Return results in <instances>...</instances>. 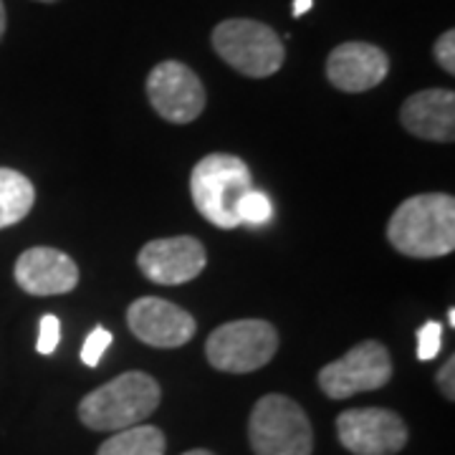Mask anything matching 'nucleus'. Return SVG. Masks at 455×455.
<instances>
[{"label":"nucleus","instance_id":"nucleus-1","mask_svg":"<svg viewBox=\"0 0 455 455\" xmlns=\"http://www.w3.org/2000/svg\"><path fill=\"white\" fill-rule=\"evenodd\" d=\"M387 241L410 259H440L455 248V200L445 193L407 197L392 212Z\"/></svg>","mask_w":455,"mask_h":455},{"label":"nucleus","instance_id":"nucleus-2","mask_svg":"<svg viewBox=\"0 0 455 455\" xmlns=\"http://www.w3.org/2000/svg\"><path fill=\"white\" fill-rule=\"evenodd\" d=\"M160 405V385L147 372H124L89 392L79 405V418L99 433H119L147 420Z\"/></svg>","mask_w":455,"mask_h":455},{"label":"nucleus","instance_id":"nucleus-3","mask_svg":"<svg viewBox=\"0 0 455 455\" xmlns=\"http://www.w3.org/2000/svg\"><path fill=\"white\" fill-rule=\"evenodd\" d=\"M253 190L248 164L226 152L203 157L190 175V196L197 212L215 228L233 230L241 226V200Z\"/></svg>","mask_w":455,"mask_h":455},{"label":"nucleus","instance_id":"nucleus-4","mask_svg":"<svg viewBox=\"0 0 455 455\" xmlns=\"http://www.w3.org/2000/svg\"><path fill=\"white\" fill-rule=\"evenodd\" d=\"M212 49L230 68L251 79L274 76L286 59L278 33L251 18H230L218 23L212 31Z\"/></svg>","mask_w":455,"mask_h":455},{"label":"nucleus","instance_id":"nucleus-5","mask_svg":"<svg viewBox=\"0 0 455 455\" xmlns=\"http://www.w3.org/2000/svg\"><path fill=\"white\" fill-rule=\"evenodd\" d=\"M248 438L256 455H311L314 430L304 410L283 395L260 397L251 420Z\"/></svg>","mask_w":455,"mask_h":455},{"label":"nucleus","instance_id":"nucleus-6","mask_svg":"<svg viewBox=\"0 0 455 455\" xmlns=\"http://www.w3.org/2000/svg\"><path fill=\"white\" fill-rule=\"evenodd\" d=\"M278 349L276 326L263 319H238L218 326L208 337L205 355L215 370L230 374L256 372Z\"/></svg>","mask_w":455,"mask_h":455},{"label":"nucleus","instance_id":"nucleus-7","mask_svg":"<svg viewBox=\"0 0 455 455\" xmlns=\"http://www.w3.org/2000/svg\"><path fill=\"white\" fill-rule=\"evenodd\" d=\"M392 377L390 352L374 339L355 344L344 357L326 364L319 372V387L331 400H347L359 392L385 387Z\"/></svg>","mask_w":455,"mask_h":455},{"label":"nucleus","instance_id":"nucleus-8","mask_svg":"<svg viewBox=\"0 0 455 455\" xmlns=\"http://www.w3.org/2000/svg\"><path fill=\"white\" fill-rule=\"evenodd\" d=\"M147 97L155 112L172 124H190L205 109V89L190 66L163 61L147 76Z\"/></svg>","mask_w":455,"mask_h":455},{"label":"nucleus","instance_id":"nucleus-9","mask_svg":"<svg viewBox=\"0 0 455 455\" xmlns=\"http://www.w3.org/2000/svg\"><path fill=\"white\" fill-rule=\"evenodd\" d=\"M341 445L355 455H395L405 448L403 418L385 407H355L337 418Z\"/></svg>","mask_w":455,"mask_h":455},{"label":"nucleus","instance_id":"nucleus-10","mask_svg":"<svg viewBox=\"0 0 455 455\" xmlns=\"http://www.w3.org/2000/svg\"><path fill=\"white\" fill-rule=\"evenodd\" d=\"M127 324L132 334L149 347L175 349L196 337L197 324L193 314L157 296H142L127 309Z\"/></svg>","mask_w":455,"mask_h":455},{"label":"nucleus","instance_id":"nucleus-11","mask_svg":"<svg viewBox=\"0 0 455 455\" xmlns=\"http://www.w3.org/2000/svg\"><path fill=\"white\" fill-rule=\"evenodd\" d=\"M205 263V248L193 235L149 241L137 256L140 271L160 286H178L193 281L203 274Z\"/></svg>","mask_w":455,"mask_h":455},{"label":"nucleus","instance_id":"nucleus-12","mask_svg":"<svg viewBox=\"0 0 455 455\" xmlns=\"http://www.w3.org/2000/svg\"><path fill=\"white\" fill-rule=\"evenodd\" d=\"M387 71H390L387 53L364 41L341 44L326 59V79L347 94H362L379 86L385 82Z\"/></svg>","mask_w":455,"mask_h":455},{"label":"nucleus","instance_id":"nucleus-13","mask_svg":"<svg viewBox=\"0 0 455 455\" xmlns=\"http://www.w3.org/2000/svg\"><path fill=\"white\" fill-rule=\"evenodd\" d=\"M18 286L33 296H61L76 289L79 283V268L59 248L36 245L20 253L16 260Z\"/></svg>","mask_w":455,"mask_h":455},{"label":"nucleus","instance_id":"nucleus-14","mask_svg":"<svg viewBox=\"0 0 455 455\" xmlns=\"http://www.w3.org/2000/svg\"><path fill=\"white\" fill-rule=\"evenodd\" d=\"M400 122L410 134L430 142H453L455 94L451 89H425L407 99Z\"/></svg>","mask_w":455,"mask_h":455},{"label":"nucleus","instance_id":"nucleus-15","mask_svg":"<svg viewBox=\"0 0 455 455\" xmlns=\"http://www.w3.org/2000/svg\"><path fill=\"white\" fill-rule=\"evenodd\" d=\"M36 203L31 180L16 170L0 167V228L20 223Z\"/></svg>","mask_w":455,"mask_h":455},{"label":"nucleus","instance_id":"nucleus-16","mask_svg":"<svg viewBox=\"0 0 455 455\" xmlns=\"http://www.w3.org/2000/svg\"><path fill=\"white\" fill-rule=\"evenodd\" d=\"M97 455H164V435L155 425H132L101 443Z\"/></svg>","mask_w":455,"mask_h":455},{"label":"nucleus","instance_id":"nucleus-17","mask_svg":"<svg viewBox=\"0 0 455 455\" xmlns=\"http://www.w3.org/2000/svg\"><path fill=\"white\" fill-rule=\"evenodd\" d=\"M271 203L268 197L259 193L256 188L248 193V196L241 200V208H238V218H241V226L248 223V226H263L271 220Z\"/></svg>","mask_w":455,"mask_h":455},{"label":"nucleus","instance_id":"nucleus-18","mask_svg":"<svg viewBox=\"0 0 455 455\" xmlns=\"http://www.w3.org/2000/svg\"><path fill=\"white\" fill-rule=\"evenodd\" d=\"M112 339L114 337L109 329H104V326L92 329V334H89V337H86V341H84V349H82L84 364H89V367H97L99 359L104 357V352L109 349Z\"/></svg>","mask_w":455,"mask_h":455},{"label":"nucleus","instance_id":"nucleus-19","mask_svg":"<svg viewBox=\"0 0 455 455\" xmlns=\"http://www.w3.org/2000/svg\"><path fill=\"white\" fill-rule=\"evenodd\" d=\"M440 341H443V326L438 322H425L418 329V359L430 362V359L438 357Z\"/></svg>","mask_w":455,"mask_h":455},{"label":"nucleus","instance_id":"nucleus-20","mask_svg":"<svg viewBox=\"0 0 455 455\" xmlns=\"http://www.w3.org/2000/svg\"><path fill=\"white\" fill-rule=\"evenodd\" d=\"M61 341V324L53 314H46L38 324V341H36V349L41 355H53L56 347Z\"/></svg>","mask_w":455,"mask_h":455},{"label":"nucleus","instance_id":"nucleus-21","mask_svg":"<svg viewBox=\"0 0 455 455\" xmlns=\"http://www.w3.org/2000/svg\"><path fill=\"white\" fill-rule=\"evenodd\" d=\"M433 53H435V61L443 71L455 74V31L443 33L433 46Z\"/></svg>","mask_w":455,"mask_h":455},{"label":"nucleus","instance_id":"nucleus-22","mask_svg":"<svg viewBox=\"0 0 455 455\" xmlns=\"http://www.w3.org/2000/svg\"><path fill=\"white\" fill-rule=\"evenodd\" d=\"M438 387L448 400H455V359L453 357L448 359V362L440 367Z\"/></svg>","mask_w":455,"mask_h":455},{"label":"nucleus","instance_id":"nucleus-23","mask_svg":"<svg viewBox=\"0 0 455 455\" xmlns=\"http://www.w3.org/2000/svg\"><path fill=\"white\" fill-rule=\"evenodd\" d=\"M311 5H314V0H293V16L301 18L304 13H309Z\"/></svg>","mask_w":455,"mask_h":455},{"label":"nucleus","instance_id":"nucleus-24","mask_svg":"<svg viewBox=\"0 0 455 455\" xmlns=\"http://www.w3.org/2000/svg\"><path fill=\"white\" fill-rule=\"evenodd\" d=\"M3 33H5V5L0 0V38H3Z\"/></svg>","mask_w":455,"mask_h":455},{"label":"nucleus","instance_id":"nucleus-25","mask_svg":"<svg viewBox=\"0 0 455 455\" xmlns=\"http://www.w3.org/2000/svg\"><path fill=\"white\" fill-rule=\"evenodd\" d=\"M182 455H215V453H211V451H203V448H197V451H188V453H182Z\"/></svg>","mask_w":455,"mask_h":455},{"label":"nucleus","instance_id":"nucleus-26","mask_svg":"<svg viewBox=\"0 0 455 455\" xmlns=\"http://www.w3.org/2000/svg\"><path fill=\"white\" fill-rule=\"evenodd\" d=\"M448 324L455 326V309H453V307H451V309H448Z\"/></svg>","mask_w":455,"mask_h":455},{"label":"nucleus","instance_id":"nucleus-27","mask_svg":"<svg viewBox=\"0 0 455 455\" xmlns=\"http://www.w3.org/2000/svg\"><path fill=\"white\" fill-rule=\"evenodd\" d=\"M38 3H56V0H38Z\"/></svg>","mask_w":455,"mask_h":455}]
</instances>
